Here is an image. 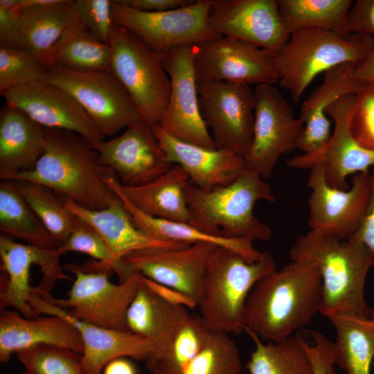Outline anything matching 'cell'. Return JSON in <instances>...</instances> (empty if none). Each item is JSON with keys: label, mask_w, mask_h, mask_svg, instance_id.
<instances>
[{"label": "cell", "mask_w": 374, "mask_h": 374, "mask_svg": "<svg viewBox=\"0 0 374 374\" xmlns=\"http://www.w3.org/2000/svg\"><path fill=\"white\" fill-rule=\"evenodd\" d=\"M321 300L322 280L317 269L292 260L253 287L246 303L244 329L267 341L285 340L319 313Z\"/></svg>", "instance_id": "6da1fadb"}, {"label": "cell", "mask_w": 374, "mask_h": 374, "mask_svg": "<svg viewBox=\"0 0 374 374\" xmlns=\"http://www.w3.org/2000/svg\"><path fill=\"white\" fill-rule=\"evenodd\" d=\"M44 128L45 150L35 169L17 173L6 180L39 183L83 208H106L118 197L106 181L115 172L101 163L97 151L82 136Z\"/></svg>", "instance_id": "7a4b0ae2"}, {"label": "cell", "mask_w": 374, "mask_h": 374, "mask_svg": "<svg viewBox=\"0 0 374 374\" xmlns=\"http://www.w3.org/2000/svg\"><path fill=\"white\" fill-rule=\"evenodd\" d=\"M290 255L292 260L310 263L319 271L322 280L319 310L322 316L349 314L370 317L365 285L373 261L361 242L309 231L296 238Z\"/></svg>", "instance_id": "3957f363"}, {"label": "cell", "mask_w": 374, "mask_h": 374, "mask_svg": "<svg viewBox=\"0 0 374 374\" xmlns=\"http://www.w3.org/2000/svg\"><path fill=\"white\" fill-rule=\"evenodd\" d=\"M274 269L276 262L269 252L251 263L231 249L216 247L207 264L197 306L208 330L227 335L244 331L248 296L255 284Z\"/></svg>", "instance_id": "277c9868"}, {"label": "cell", "mask_w": 374, "mask_h": 374, "mask_svg": "<svg viewBox=\"0 0 374 374\" xmlns=\"http://www.w3.org/2000/svg\"><path fill=\"white\" fill-rule=\"evenodd\" d=\"M262 179L245 169L229 184L210 190L190 182L185 194L197 225L204 231L226 238L269 240L270 228L253 214L258 202L276 201L270 186Z\"/></svg>", "instance_id": "5b68a950"}, {"label": "cell", "mask_w": 374, "mask_h": 374, "mask_svg": "<svg viewBox=\"0 0 374 374\" xmlns=\"http://www.w3.org/2000/svg\"><path fill=\"white\" fill-rule=\"evenodd\" d=\"M373 51L371 36L321 28L297 30L277 51L279 84L297 103L319 73L343 63L358 64Z\"/></svg>", "instance_id": "8992f818"}, {"label": "cell", "mask_w": 374, "mask_h": 374, "mask_svg": "<svg viewBox=\"0 0 374 374\" xmlns=\"http://www.w3.org/2000/svg\"><path fill=\"white\" fill-rule=\"evenodd\" d=\"M109 45L110 69L127 90L141 120L154 129L166 112L170 80L163 60L143 44L130 31L113 22Z\"/></svg>", "instance_id": "52a82bcc"}, {"label": "cell", "mask_w": 374, "mask_h": 374, "mask_svg": "<svg viewBox=\"0 0 374 374\" xmlns=\"http://www.w3.org/2000/svg\"><path fill=\"white\" fill-rule=\"evenodd\" d=\"M66 267L75 276L67 296L56 299L51 294L37 292L40 296L80 321L127 331V310L141 285V274L136 271L127 280L114 284L107 274L112 269L104 263L92 271H86L75 264Z\"/></svg>", "instance_id": "ba28073f"}, {"label": "cell", "mask_w": 374, "mask_h": 374, "mask_svg": "<svg viewBox=\"0 0 374 374\" xmlns=\"http://www.w3.org/2000/svg\"><path fill=\"white\" fill-rule=\"evenodd\" d=\"M42 82L70 93L105 136L141 121L127 90L111 70L77 71L51 64L44 67Z\"/></svg>", "instance_id": "9c48e42d"}, {"label": "cell", "mask_w": 374, "mask_h": 374, "mask_svg": "<svg viewBox=\"0 0 374 374\" xmlns=\"http://www.w3.org/2000/svg\"><path fill=\"white\" fill-rule=\"evenodd\" d=\"M211 0L164 12L134 10L120 1H112L114 24L130 31L150 50L165 54L184 45H196L218 36L210 28Z\"/></svg>", "instance_id": "30bf717a"}, {"label": "cell", "mask_w": 374, "mask_h": 374, "mask_svg": "<svg viewBox=\"0 0 374 374\" xmlns=\"http://www.w3.org/2000/svg\"><path fill=\"white\" fill-rule=\"evenodd\" d=\"M202 117L215 148L243 158L253 139L256 98L250 85L224 81H197Z\"/></svg>", "instance_id": "8fae6325"}, {"label": "cell", "mask_w": 374, "mask_h": 374, "mask_svg": "<svg viewBox=\"0 0 374 374\" xmlns=\"http://www.w3.org/2000/svg\"><path fill=\"white\" fill-rule=\"evenodd\" d=\"M254 93L253 139L244 160L246 169L268 178L279 158L297 148L304 123L274 86L257 85Z\"/></svg>", "instance_id": "7c38bea8"}, {"label": "cell", "mask_w": 374, "mask_h": 374, "mask_svg": "<svg viewBox=\"0 0 374 374\" xmlns=\"http://www.w3.org/2000/svg\"><path fill=\"white\" fill-rule=\"evenodd\" d=\"M276 53L247 42L218 35L194 45L197 81L273 85L280 78Z\"/></svg>", "instance_id": "4fadbf2b"}, {"label": "cell", "mask_w": 374, "mask_h": 374, "mask_svg": "<svg viewBox=\"0 0 374 374\" xmlns=\"http://www.w3.org/2000/svg\"><path fill=\"white\" fill-rule=\"evenodd\" d=\"M355 104V94H348L332 103L326 114L332 119L334 130L328 143L312 154H301L286 161L294 169L321 167L328 184L339 190H347L349 175L368 172L374 166V150L362 146L353 137L350 123Z\"/></svg>", "instance_id": "5bb4252c"}, {"label": "cell", "mask_w": 374, "mask_h": 374, "mask_svg": "<svg viewBox=\"0 0 374 374\" xmlns=\"http://www.w3.org/2000/svg\"><path fill=\"white\" fill-rule=\"evenodd\" d=\"M60 256L57 249L19 243L1 233L0 310L10 308L27 319L39 317L40 314L29 303L33 288L29 284L30 267L39 266L43 274L35 287L36 290L39 294H51L57 282L68 278L60 264Z\"/></svg>", "instance_id": "9a60e30c"}, {"label": "cell", "mask_w": 374, "mask_h": 374, "mask_svg": "<svg viewBox=\"0 0 374 374\" xmlns=\"http://www.w3.org/2000/svg\"><path fill=\"white\" fill-rule=\"evenodd\" d=\"M308 186L310 231L341 240L352 238L366 211L371 194L370 172L355 175L347 190L330 186L321 167L310 169Z\"/></svg>", "instance_id": "2e32d148"}, {"label": "cell", "mask_w": 374, "mask_h": 374, "mask_svg": "<svg viewBox=\"0 0 374 374\" xmlns=\"http://www.w3.org/2000/svg\"><path fill=\"white\" fill-rule=\"evenodd\" d=\"M193 49L194 45L180 46L164 55L163 65L171 87L160 127L176 139L215 148L199 107Z\"/></svg>", "instance_id": "e0dca14e"}, {"label": "cell", "mask_w": 374, "mask_h": 374, "mask_svg": "<svg viewBox=\"0 0 374 374\" xmlns=\"http://www.w3.org/2000/svg\"><path fill=\"white\" fill-rule=\"evenodd\" d=\"M6 105L16 108L41 126L72 132L95 147L105 136L78 101L62 88L44 82L12 88L1 93Z\"/></svg>", "instance_id": "ac0fdd59"}, {"label": "cell", "mask_w": 374, "mask_h": 374, "mask_svg": "<svg viewBox=\"0 0 374 374\" xmlns=\"http://www.w3.org/2000/svg\"><path fill=\"white\" fill-rule=\"evenodd\" d=\"M208 24L217 35L275 51L290 37L276 0H211Z\"/></svg>", "instance_id": "d6986e66"}, {"label": "cell", "mask_w": 374, "mask_h": 374, "mask_svg": "<svg viewBox=\"0 0 374 374\" xmlns=\"http://www.w3.org/2000/svg\"><path fill=\"white\" fill-rule=\"evenodd\" d=\"M93 148L101 163L112 170L125 186L148 184L173 166L166 161L152 127L142 121Z\"/></svg>", "instance_id": "ffe728a7"}, {"label": "cell", "mask_w": 374, "mask_h": 374, "mask_svg": "<svg viewBox=\"0 0 374 374\" xmlns=\"http://www.w3.org/2000/svg\"><path fill=\"white\" fill-rule=\"evenodd\" d=\"M216 247L198 242L181 248H147L123 260L142 276L188 295L198 306L207 264Z\"/></svg>", "instance_id": "44dd1931"}, {"label": "cell", "mask_w": 374, "mask_h": 374, "mask_svg": "<svg viewBox=\"0 0 374 374\" xmlns=\"http://www.w3.org/2000/svg\"><path fill=\"white\" fill-rule=\"evenodd\" d=\"M29 303L41 315H57L70 321L78 330L82 344V363L86 374H102L105 366L118 357L145 361L153 342L130 331L102 328L80 321L65 310L42 298L33 287Z\"/></svg>", "instance_id": "7402d4cb"}, {"label": "cell", "mask_w": 374, "mask_h": 374, "mask_svg": "<svg viewBox=\"0 0 374 374\" xmlns=\"http://www.w3.org/2000/svg\"><path fill=\"white\" fill-rule=\"evenodd\" d=\"M152 130L166 161L181 166L190 182L201 189L210 190L226 186L246 169L244 158L232 152L184 141L160 126Z\"/></svg>", "instance_id": "603a6c76"}, {"label": "cell", "mask_w": 374, "mask_h": 374, "mask_svg": "<svg viewBox=\"0 0 374 374\" xmlns=\"http://www.w3.org/2000/svg\"><path fill=\"white\" fill-rule=\"evenodd\" d=\"M106 181L118 197L125 199L148 215L199 228L186 197L185 189L190 183L189 176L178 165H173L156 179L139 186H123L115 173Z\"/></svg>", "instance_id": "cb8c5ba5"}, {"label": "cell", "mask_w": 374, "mask_h": 374, "mask_svg": "<svg viewBox=\"0 0 374 374\" xmlns=\"http://www.w3.org/2000/svg\"><path fill=\"white\" fill-rule=\"evenodd\" d=\"M356 64L343 63L326 71L322 82L303 102L299 118L304 128L297 147L302 154L315 152L330 141L332 132L326 110L342 96L355 94L362 87L363 82L355 76Z\"/></svg>", "instance_id": "d4e9b609"}, {"label": "cell", "mask_w": 374, "mask_h": 374, "mask_svg": "<svg viewBox=\"0 0 374 374\" xmlns=\"http://www.w3.org/2000/svg\"><path fill=\"white\" fill-rule=\"evenodd\" d=\"M39 344L66 347L80 354L83 352V344L78 329L62 317L46 315L27 319L15 310H1V363L9 362L13 353Z\"/></svg>", "instance_id": "484cf974"}, {"label": "cell", "mask_w": 374, "mask_h": 374, "mask_svg": "<svg viewBox=\"0 0 374 374\" xmlns=\"http://www.w3.org/2000/svg\"><path fill=\"white\" fill-rule=\"evenodd\" d=\"M19 10L18 48L44 67L51 65V53L64 31L80 21L73 0H51Z\"/></svg>", "instance_id": "4316f807"}, {"label": "cell", "mask_w": 374, "mask_h": 374, "mask_svg": "<svg viewBox=\"0 0 374 374\" xmlns=\"http://www.w3.org/2000/svg\"><path fill=\"white\" fill-rule=\"evenodd\" d=\"M67 208L93 228L118 258L147 248H181L191 244L158 240L149 237L133 224L130 215L118 197L101 210H90L64 197Z\"/></svg>", "instance_id": "83f0119b"}, {"label": "cell", "mask_w": 374, "mask_h": 374, "mask_svg": "<svg viewBox=\"0 0 374 374\" xmlns=\"http://www.w3.org/2000/svg\"><path fill=\"white\" fill-rule=\"evenodd\" d=\"M45 128L7 105L0 112V179L35 169L44 154Z\"/></svg>", "instance_id": "f1b7e54d"}, {"label": "cell", "mask_w": 374, "mask_h": 374, "mask_svg": "<svg viewBox=\"0 0 374 374\" xmlns=\"http://www.w3.org/2000/svg\"><path fill=\"white\" fill-rule=\"evenodd\" d=\"M189 314L187 308L166 301L141 281L127 310V330L150 339V355L158 353L170 344Z\"/></svg>", "instance_id": "f546056e"}, {"label": "cell", "mask_w": 374, "mask_h": 374, "mask_svg": "<svg viewBox=\"0 0 374 374\" xmlns=\"http://www.w3.org/2000/svg\"><path fill=\"white\" fill-rule=\"evenodd\" d=\"M120 199L135 226L154 239L187 244L209 242L231 249L251 263L260 260L263 256L264 251L257 250L253 244L254 240L251 238H226L208 233L192 224L154 217L138 210L125 199Z\"/></svg>", "instance_id": "4dcf8cb0"}, {"label": "cell", "mask_w": 374, "mask_h": 374, "mask_svg": "<svg viewBox=\"0 0 374 374\" xmlns=\"http://www.w3.org/2000/svg\"><path fill=\"white\" fill-rule=\"evenodd\" d=\"M328 319L336 331L335 365L346 374H370L374 358V319L349 314Z\"/></svg>", "instance_id": "1f68e13d"}, {"label": "cell", "mask_w": 374, "mask_h": 374, "mask_svg": "<svg viewBox=\"0 0 374 374\" xmlns=\"http://www.w3.org/2000/svg\"><path fill=\"white\" fill-rule=\"evenodd\" d=\"M51 64L77 71H109L111 48L79 21L67 28L56 42Z\"/></svg>", "instance_id": "d6a6232c"}, {"label": "cell", "mask_w": 374, "mask_h": 374, "mask_svg": "<svg viewBox=\"0 0 374 374\" xmlns=\"http://www.w3.org/2000/svg\"><path fill=\"white\" fill-rule=\"evenodd\" d=\"M244 332L255 346L246 365L249 374H314L299 334L278 342L264 343L253 332Z\"/></svg>", "instance_id": "836d02e7"}, {"label": "cell", "mask_w": 374, "mask_h": 374, "mask_svg": "<svg viewBox=\"0 0 374 374\" xmlns=\"http://www.w3.org/2000/svg\"><path fill=\"white\" fill-rule=\"evenodd\" d=\"M283 24L289 35L305 28H321L340 34L353 4L350 0H276Z\"/></svg>", "instance_id": "e575fe53"}, {"label": "cell", "mask_w": 374, "mask_h": 374, "mask_svg": "<svg viewBox=\"0 0 374 374\" xmlns=\"http://www.w3.org/2000/svg\"><path fill=\"white\" fill-rule=\"evenodd\" d=\"M0 230L11 238L49 250L57 249L48 231L11 181L0 182Z\"/></svg>", "instance_id": "d590c367"}, {"label": "cell", "mask_w": 374, "mask_h": 374, "mask_svg": "<svg viewBox=\"0 0 374 374\" xmlns=\"http://www.w3.org/2000/svg\"><path fill=\"white\" fill-rule=\"evenodd\" d=\"M11 181L43 223L57 249L62 247L77 220L67 208L64 197H60L58 193L39 183L24 180Z\"/></svg>", "instance_id": "8d00e7d4"}, {"label": "cell", "mask_w": 374, "mask_h": 374, "mask_svg": "<svg viewBox=\"0 0 374 374\" xmlns=\"http://www.w3.org/2000/svg\"><path fill=\"white\" fill-rule=\"evenodd\" d=\"M211 332L199 314L190 313L170 344L148 357L146 367L152 374H182Z\"/></svg>", "instance_id": "74e56055"}, {"label": "cell", "mask_w": 374, "mask_h": 374, "mask_svg": "<svg viewBox=\"0 0 374 374\" xmlns=\"http://www.w3.org/2000/svg\"><path fill=\"white\" fill-rule=\"evenodd\" d=\"M241 370L240 352L229 335L211 332L182 374H240Z\"/></svg>", "instance_id": "f35d334b"}, {"label": "cell", "mask_w": 374, "mask_h": 374, "mask_svg": "<svg viewBox=\"0 0 374 374\" xmlns=\"http://www.w3.org/2000/svg\"><path fill=\"white\" fill-rule=\"evenodd\" d=\"M16 354L25 374H86L82 354L66 347L39 344Z\"/></svg>", "instance_id": "ab89813d"}, {"label": "cell", "mask_w": 374, "mask_h": 374, "mask_svg": "<svg viewBox=\"0 0 374 374\" xmlns=\"http://www.w3.org/2000/svg\"><path fill=\"white\" fill-rule=\"evenodd\" d=\"M57 251L60 255L76 251L93 257L110 267L117 275L119 283L127 280L136 272L125 260L118 258L112 252L93 228L78 217L67 242L57 249Z\"/></svg>", "instance_id": "60d3db41"}, {"label": "cell", "mask_w": 374, "mask_h": 374, "mask_svg": "<svg viewBox=\"0 0 374 374\" xmlns=\"http://www.w3.org/2000/svg\"><path fill=\"white\" fill-rule=\"evenodd\" d=\"M44 66L25 51L0 46V93L42 82Z\"/></svg>", "instance_id": "b9f144b4"}, {"label": "cell", "mask_w": 374, "mask_h": 374, "mask_svg": "<svg viewBox=\"0 0 374 374\" xmlns=\"http://www.w3.org/2000/svg\"><path fill=\"white\" fill-rule=\"evenodd\" d=\"M350 131L362 146L374 150V82L363 83L355 93Z\"/></svg>", "instance_id": "7bdbcfd3"}, {"label": "cell", "mask_w": 374, "mask_h": 374, "mask_svg": "<svg viewBox=\"0 0 374 374\" xmlns=\"http://www.w3.org/2000/svg\"><path fill=\"white\" fill-rule=\"evenodd\" d=\"M109 0H75L80 22L99 40L109 44L113 24Z\"/></svg>", "instance_id": "ee69618b"}, {"label": "cell", "mask_w": 374, "mask_h": 374, "mask_svg": "<svg viewBox=\"0 0 374 374\" xmlns=\"http://www.w3.org/2000/svg\"><path fill=\"white\" fill-rule=\"evenodd\" d=\"M309 332L312 338L310 343L299 336L312 361L314 374H336L334 343L318 331Z\"/></svg>", "instance_id": "f6af8a7d"}, {"label": "cell", "mask_w": 374, "mask_h": 374, "mask_svg": "<svg viewBox=\"0 0 374 374\" xmlns=\"http://www.w3.org/2000/svg\"><path fill=\"white\" fill-rule=\"evenodd\" d=\"M346 32L374 35V0H357L353 3L346 19Z\"/></svg>", "instance_id": "bcb514c9"}, {"label": "cell", "mask_w": 374, "mask_h": 374, "mask_svg": "<svg viewBox=\"0 0 374 374\" xmlns=\"http://www.w3.org/2000/svg\"><path fill=\"white\" fill-rule=\"evenodd\" d=\"M370 180L368 205L357 231L352 238L361 242L367 248L373 258L374 267V170L370 172Z\"/></svg>", "instance_id": "7dc6e473"}, {"label": "cell", "mask_w": 374, "mask_h": 374, "mask_svg": "<svg viewBox=\"0 0 374 374\" xmlns=\"http://www.w3.org/2000/svg\"><path fill=\"white\" fill-rule=\"evenodd\" d=\"M19 10L0 7V46L18 48Z\"/></svg>", "instance_id": "c3c4849f"}, {"label": "cell", "mask_w": 374, "mask_h": 374, "mask_svg": "<svg viewBox=\"0 0 374 374\" xmlns=\"http://www.w3.org/2000/svg\"><path fill=\"white\" fill-rule=\"evenodd\" d=\"M141 281L142 284L170 303L182 305L188 309L197 308V303L192 298L172 287L157 283L142 275Z\"/></svg>", "instance_id": "681fc988"}, {"label": "cell", "mask_w": 374, "mask_h": 374, "mask_svg": "<svg viewBox=\"0 0 374 374\" xmlns=\"http://www.w3.org/2000/svg\"><path fill=\"white\" fill-rule=\"evenodd\" d=\"M123 4L144 12H164L190 4L188 0H122Z\"/></svg>", "instance_id": "f907efd6"}, {"label": "cell", "mask_w": 374, "mask_h": 374, "mask_svg": "<svg viewBox=\"0 0 374 374\" xmlns=\"http://www.w3.org/2000/svg\"><path fill=\"white\" fill-rule=\"evenodd\" d=\"M355 76L363 83L374 82V51L356 64Z\"/></svg>", "instance_id": "816d5d0a"}, {"label": "cell", "mask_w": 374, "mask_h": 374, "mask_svg": "<svg viewBox=\"0 0 374 374\" xmlns=\"http://www.w3.org/2000/svg\"><path fill=\"white\" fill-rule=\"evenodd\" d=\"M102 374H136L134 364L125 357L110 361L103 368Z\"/></svg>", "instance_id": "f5cc1de1"}, {"label": "cell", "mask_w": 374, "mask_h": 374, "mask_svg": "<svg viewBox=\"0 0 374 374\" xmlns=\"http://www.w3.org/2000/svg\"><path fill=\"white\" fill-rule=\"evenodd\" d=\"M370 317L374 319V309H371V312H370ZM373 367H374V361H373Z\"/></svg>", "instance_id": "db71d44e"}, {"label": "cell", "mask_w": 374, "mask_h": 374, "mask_svg": "<svg viewBox=\"0 0 374 374\" xmlns=\"http://www.w3.org/2000/svg\"><path fill=\"white\" fill-rule=\"evenodd\" d=\"M21 374H25L24 372Z\"/></svg>", "instance_id": "11a10c76"}]
</instances>
